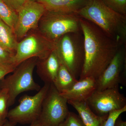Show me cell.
Returning <instances> with one entry per match:
<instances>
[{"label": "cell", "instance_id": "ffe728a7", "mask_svg": "<svg viewBox=\"0 0 126 126\" xmlns=\"http://www.w3.org/2000/svg\"><path fill=\"white\" fill-rule=\"evenodd\" d=\"M58 126H86L79 115L69 111L65 119Z\"/></svg>", "mask_w": 126, "mask_h": 126}, {"label": "cell", "instance_id": "f546056e", "mask_svg": "<svg viewBox=\"0 0 126 126\" xmlns=\"http://www.w3.org/2000/svg\"><path fill=\"white\" fill-rule=\"evenodd\" d=\"M0 119H1V118H0Z\"/></svg>", "mask_w": 126, "mask_h": 126}, {"label": "cell", "instance_id": "30bf717a", "mask_svg": "<svg viewBox=\"0 0 126 126\" xmlns=\"http://www.w3.org/2000/svg\"><path fill=\"white\" fill-rule=\"evenodd\" d=\"M86 102L90 109L98 116H105L110 112L126 106V98L119 91V87L95 90Z\"/></svg>", "mask_w": 126, "mask_h": 126}, {"label": "cell", "instance_id": "52a82bcc", "mask_svg": "<svg viewBox=\"0 0 126 126\" xmlns=\"http://www.w3.org/2000/svg\"><path fill=\"white\" fill-rule=\"evenodd\" d=\"M50 84L45 83L38 92L33 96L26 94L21 97L18 106L8 112L7 119L16 124H31L38 120L43 101Z\"/></svg>", "mask_w": 126, "mask_h": 126}, {"label": "cell", "instance_id": "d6986e66", "mask_svg": "<svg viewBox=\"0 0 126 126\" xmlns=\"http://www.w3.org/2000/svg\"><path fill=\"white\" fill-rule=\"evenodd\" d=\"M107 6L114 11L126 16V0H101Z\"/></svg>", "mask_w": 126, "mask_h": 126}, {"label": "cell", "instance_id": "603a6c76", "mask_svg": "<svg viewBox=\"0 0 126 126\" xmlns=\"http://www.w3.org/2000/svg\"><path fill=\"white\" fill-rule=\"evenodd\" d=\"M17 67L13 63H0V82L6 75L14 72Z\"/></svg>", "mask_w": 126, "mask_h": 126}, {"label": "cell", "instance_id": "484cf974", "mask_svg": "<svg viewBox=\"0 0 126 126\" xmlns=\"http://www.w3.org/2000/svg\"><path fill=\"white\" fill-rule=\"evenodd\" d=\"M16 124L10 121L7 118L0 119V126H15Z\"/></svg>", "mask_w": 126, "mask_h": 126}, {"label": "cell", "instance_id": "ba28073f", "mask_svg": "<svg viewBox=\"0 0 126 126\" xmlns=\"http://www.w3.org/2000/svg\"><path fill=\"white\" fill-rule=\"evenodd\" d=\"M67 100L51 84L43 101L38 120L43 126H58L69 112Z\"/></svg>", "mask_w": 126, "mask_h": 126}, {"label": "cell", "instance_id": "83f0119b", "mask_svg": "<svg viewBox=\"0 0 126 126\" xmlns=\"http://www.w3.org/2000/svg\"><path fill=\"white\" fill-rule=\"evenodd\" d=\"M30 126H43L38 120L35 121L31 123Z\"/></svg>", "mask_w": 126, "mask_h": 126}, {"label": "cell", "instance_id": "4316f807", "mask_svg": "<svg viewBox=\"0 0 126 126\" xmlns=\"http://www.w3.org/2000/svg\"><path fill=\"white\" fill-rule=\"evenodd\" d=\"M114 126H126V122L122 120L120 115L117 119Z\"/></svg>", "mask_w": 126, "mask_h": 126}, {"label": "cell", "instance_id": "6da1fadb", "mask_svg": "<svg viewBox=\"0 0 126 126\" xmlns=\"http://www.w3.org/2000/svg\"><path fill=\"white\" fill-rule=\"evenodd\" d=\"M80 24L83 36L84 60L79 79L92 77L96 79L121 46L93 23L80 18Z\"/></svg>", "mask_w": 126, "mask_h": 126}, {"label": "cell", "instance_id": "7c38bea8", "mask_svg": "<svg viewBox=\"0 0 126 126\" xmlns=\"http://www.w3.org/2000/svg\"><path fill=\"white\" fill-rule=\"evenodd\" d=\"M96 90V79L87 77L79 79L71 88L60 94L67 101L86 102Z\"/></svg>", "mask_w": 126, "mask_h": 126}, {"label": "cell", "instance_id": "7a4b0ae2", "mask_svg": "<svg viewBox=\"0 0 126 126\" xmlns=\"http://www.w3.org/2000/svg\"><path fill=\"white\" fill-rule=\"evenodd\" d=\"M77 14L99 27L119 46H126V16L109 8L101 0H89Z\"/></svg>", "mask_w": 126, "mask_h": 126}, {"label": "cell", "instance_id": "9a60e30c", "mask_svg": "<svg viewBox=\"0 0 126 126\" xmlns=\"http://www.w3.org/2000/svg\"><path fill=\"white\" fill-rule=\"evenodd\" d=\"M68 103L73 106L86 126H104L108 115L98 116L90 109L86 102L68 101Z\"/></svg>", "mask_w": 126, "mask_h": 126}, {"label": "cell", "instance_id": "8fae6325", "mask_svg": "<svg viewBox=\"0 0 126 126\" xmlns=\"http://www.w3.org/2000/svg\"><path fill=\"white\" fill-rule=\"evenodd\" d=\"M46 11L41 3L27 1L18 12V20L14 30L18 40L24 38L31 30L37 29L39 21Z\"/></svg>", "mask_w": 126, "mask_h": 126}, {"label": "cell", "instance_id": "f1b7e54d", "mask_svg": "<svg viewBox=\"0 0 126 126\" xmlns=\"http://www.w3.org/2000/svg\"><path fill=\"white\" fill-rule=\"evenodd\" d=\"M30 1H37L38 0H29Z\"/></svg>", "mask_w": 126, "mask_h": 126}, {"label": "cell", "instance_id": "7402d4cb", "mask_svg": "<svg viewBox=\"0 0 126 126\" xmlns=\"http://www.w3.org/2000/svg\"><path fill=\"white\" fill-rule=\"evenodd\" d=\"M126 111V106L121 109L113 110L109 113L104 126H114L118 118Z\"/></svg>", "mask_w": 126, "mask_h": 126}, {"label": "cell", "instance_id": "5bb4252c", "mask_svg": "<svg viewBox=\"0 0 126 126\" xmlns=\"http://www.w3.org/2000/svg\"><path fill=\"white\" fill-rule=\"evenodd\" d=\"M89 0H38L47 11L77 14Z\"/></svg>", "mask_w": 126, "mask_h": 126}, {"label": "cell", "instance_id": "3957f363", "mask_svg": "<svg viewBox=\"0 0 126 126\" xmlns=\"http://www.w3.org/2000/svg\"><path fill=\"white\" fill-rule=\"evenodd\" d=\"M38 58H33L23 61L16 68L13 73L0 82V89L6 90L8 96V107L15 102L16 97L24 92L38 91L40 86L35 82L33 73Z\"/></svg>", "mask_w": 126, "mask_h": 126}, {"label": "cell", "instance_id": "2e32d148", "mask_svg": "<svg viewBox=\"0 0 126 126\" xmlns=\"http://www.w3.org/2000/svg\"><path fill=\"white\" fill-rule=\"evenodd\" d=\"M18 42L14 32L0 19V45L14 55Z\"/></svg>", "mask_w": 126, "mask_h": 126}, {"label": "cell", "instance_id": "8992f818", "mask_svg": "<svg viewBox=\"0 0 126 126\" xmlns=\"http://www.w3.org/2000/svg\"><path fill=\"white\" fill-rule=\"evenodd\" d=\"M32 31L18 42L12 61L16 66L31 58H45L55 49L56 43L46 38L37 29Z\"/></svg>", "mask_w": 126, "mask_h": 126}, {"label": "cell", "instance_id": "277c9868", "mask_svg": "<svg viewBox=\"0 0 126 126\" xmlns=\"http://www.w3.org/2000/svg\"><path fill=\"white\" fill-rule=\"evenodd\" d=\"M80 19L77 14L46 11L41 18L37 29L46 38L56 43L66 34L81 32Z\"/></svg>", "mask_w": 126, "mask_h": 126}, {"label": "cell", "instance_id": "9c48e42d", "mask_svg": "<svg viewBox=\"0 0 126 126\" xmlns=\"http://www.w3.org/2000/svg\"><path fill=\"white\" fill-rule=\"evenodd\" d=\"M126 46L119 49L108 67L96 80V90L119 87L126 82Z\"/></svg>", "mask_w": 126, "mask_h": 126}, {"label": "cell", "instance_id": "e0dca14e", "mask_svg": "<svg viewBox=\"0 0 126 126\" xmlns=\"http://www.w3.org/2000/svg\"><path fill=\"white\" fill-rule=\"evenodd\" d=\"M78 80L64 65L61 63L56 78L52 84L61 93L71 88Z\"/></svg>", "mask_w": 126, "mask_h": 126}, {"label": "cell", "instance_id": "5b68a950", "mask_svg": "<svg viewBox=\"0 0 126 126\" xmlns=\"http://www.w3.org/2000/svg\"><path fill=\"white\" fill-rule=\"evenodd\" d=\"M81 32L64 35L56 42L55 49L60 63L78 79L84 60L83 36Z\"/></svg>", "mask_w": 126, "mask_h": 126}, {"label": "cell", "instance_id": "44dd1931", "mask_svg": "<svg viewBox=\"0 0 126 126\" xmlns=\"http://www.w3.org/2000/svg\"><path fill=\"white\" fill-rule=\"evenodd\" d=\"M8 96L6 90L0 89V118H7Z\"/></svg>", "mask_w": 126, "mask_h": 126}, {"label": "cell", "instance_id": "4fadbf2b", "mask_svg": "<svg viewBox=\"0 0 126 126\" xmlns=\"http://www.w3.org/2000/svg\"><path fill=\"white\" fill-rule=\"evenodd\" d=\"M60 64L55 50L45 58L38 59L36 65L37 73L45 83H53Z\"/></svg>", "mask_w": 126, "mask_h": 126}, {"label": "cell", "instance_id": "ac0fdd59", "mask_svg": "<svg viewBox=\"0 0 126 126\" xmlns=\"http://www.w3.org/2000/svg\"><path fill=\"white\" fill-rule=\"evenodd\" d=\"M18 18V13L9 7L2 0H0V19L14 32Z\"/></svg>", "mask_w": 126, "mask_h": 126}, {"label": "cell", "instance_id": "cb8c5ba5", "mask_svg": "<svg viewBox=\"0 0 126 126\" xmlns=\"http://www.w3.org/2000/svg\"><path fill=\"white\" fill-rule=\"evenodd\" d=\"M14 56L13 55L7 52L0 45V63H13Z\"/></svg>", "mask_w": 126, "mask_h": 126}, {"label": "cell", "instance_id": "d4e9b609", "mask_svg": "<svg viewBox=\"0 0 126 126\" xmlns=\"http://www.w3.org/2000/svg\"><path fill=\"white\" fill-rule=\"evenodd\" d=\"M4 2L18 13L28 0H2Z\"/></svg>", "mask_w": 126, "mask_h": 126}]
</instances>
